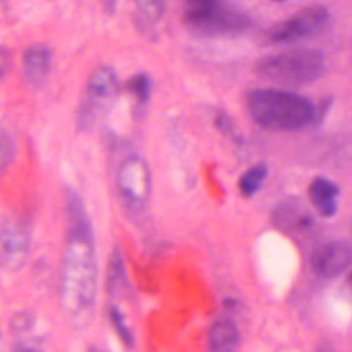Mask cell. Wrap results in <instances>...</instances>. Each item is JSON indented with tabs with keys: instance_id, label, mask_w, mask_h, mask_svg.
Returning <instances> with one entry per match:
<instances>
[{
	"instance_id": "5",
	"label": "cell",
	"mask_w": 352,
	"mask_h": 352,
	"mask_svg": "<svg viewBox=\"0 0 352 352\" xmlns=\"http://www.w3.org/2000/svg\"><path fill=\"white\" fill-rule=\"evenodd\" d=\"M116 190L129 212H142L150 202L153 176L147 161L139 154L125 157L116 172Z\"/></svg>"
},
{
	"instance_id": "23",
	"label": "cell",
	"mask_w": 352,
	"mask_h": 352,
	"mask_svg": "<svg viewBox=\"0 0 352 352\" xmlns=\"http://www.w3.org/2000/svg\"><path fill=\"white\" fill-rule=\"evenodd\" d=\"M187 6L186 10H194V8H202V7H208L212 4H216L221 0H183Z\"/></svg>"
},
{
	"instance_id": "24",
	"label": "cell",
	"mask_w": 352,
	"mask_h": 352,
	"mask_svg": "<svg viewBox=\"0 0 352 352\" xmlns=\"http://www.w3.org/2000/svg\"><path fill=\"white\" fill-rule=\"evenodd\" d=\"M10 67V54L7 50L0 47V77L6 74Z\"/></svg>"
},
{
	"instance_id": "17",
	"label": "cell",
	"mask_w": 352,
	"mask_h": 352,
	"mask_svg": "<svg viewBox=\"0 0 352 352\" xmlns=\"http://www.w3.org/2000/svg\"><path fill=\"white\" fill-rule=\"evenodd\" d=\"M15 153L16 144L12 135L6 129H0V179L10 169L15 158Z\"/></svg>"
},
{
	"instance_id": "9",
	"label": "cell",
	"mask_w": 352,
	"mask_h": 352,
	"mask_svg": "<svg viewBox=\"0 0 352 352\" xmlns=\"http://www.w3.org/2000/svg\"><path fill=\"white\" fill-rule=\"evenodd\" d=\"M352 264V245L342 239L329 241L311 254V268L322 278H336Z\"/></svg>"
},
{
	"instance_id": "15",
	"label": "cell",
	"mask_w": 352,
	"mask_h": 352,
	"mask_svg": "<svg viewBox=\"0 0 352 352\" xmlns=\"http://www.w3.org/2000/svg\"><path fill=\"white\" fill-rule=\"evenodd\" d=\"M107 315H109V320H110L116 334L121 340V342L129 349L133 348L135 346V334H133V330L131 329V326L128 324L126 318H125L124 312L121 311V308L116 304H111L107 309Z\"/></svg>"
},
{
	"instance_id": "16",
	"label": "cell",
	"mask_w": 352,
	"mask_h": 352,
	"mask_svg": "<svg viewBox=\"0 0 352 352\" xmlns=\"http://www.w3.org/2000/svg\"><path fill=\"white\" fill-rule=\"evenodd\" d=\"M107 285L110 293H118L126 286V271L121 253L114 250L109 260L107 268Z\"/></svg>"
},
{
	"instance_id": "18",
	"label": "cell",
	"mask_w": 352,
	"mask_h": 352,
	"mask_svg": "<svg viewBox=\"0 0 352 352\" xmlns=\"http://www.w3.org/2000/svg\"><path fill=\"white\" fill-rule=\"evenodd\" d=\"M128 89L139 103H147L151 95V80L147 74H136L129 80Z\"/></svg>"
},
{
	"instance_id": "10",
	"label": "cell",
	"mask_w": 352,
	"mask_h": 352,
	"mask_svg": "<svg viewBox=\"0 0 352 352\" xmlns=\"http://www.w3.org/2000/svg\"><path fill=\"white\" fill-rule=\"evenodd\" d=\"M241 342V333L235 322L227 318L212 323L208 334L206 352H236Z\"/></svg>"
},
{
	"instance_id": "20",
	"label": "cell",
	"mask_w": 352,
	"mask_h": 352,
	"mask_svg": "<svg viewBox=\"0 0 352 352\" xmlns=\"http://www.w3.org/2000/svg\"><path fill=\"white\" fill-rule=\"evenodd\" d=\"M34 324V316L32 312L28 311H19L15 312L8 323V329L11 333L14 334H25L26 331H29Z\"/></svg>"
},
{
	"instance_id": "25",
	"label": "cell",
	"mask_w": 352,
	"mask_h": 352,
	"mask_svg": "<svg viewBox=\"0 0 352 352\" xmlns=\"http://www.w3.org/2000/svg\"><path fill=\"white\" fill-rule=\"evenodd\" d=\"M346 290H348V293L351 296V300H352V271L346 276Z\"/></svg>"
},
{
	"instance_id": "8",
	"label": "cell",
	"mask_w": 352,
	"mask_h": 352,
	"mask_svg": "<svg viewBox=\"0 0 352 352\" xmlns=\"http://www.w3.org/2000/svg\"><path fill=\"white\" fill-rule=\"evenodd\" d=\"M32 234L28 223L19 217H8L0 224V267L18 271L28 261Z\"/></svg>"
},
{
	"instance_id": "19",
	"label": "cell",
	"mask_w": 352,
	"mask_h": 352,
	"mask_svg": "<svg viewBox=\"0 0 352 352\" xmlns=\"http://www.w3.org/2000/svg\"><path fill=\"white\" fill-rule=\"evenodd\" d=\"M133 3L140 14L151 22L161 19L165 12V0H133Z\"/></svg>"
},
{
	"instance_id": "4",
	"label": "cell",
	"mask_w": 352,
	"mask_h": 352,
	"mask_svg": "<svg viewBox=\"0 0 352 352\" xmlns=\"http://www.w3.org/2000/svg\"><path fill=\"white\" fill-rule=\"evenodd\" d=\"M183 21L191 33L202 37L236 36L246 32L252 25L246 12L223 1L202 8L186 10Z\"/></svg>"
},
{
	"instance_id": "1",
	"label": "cell",
	"mask_w": 352,
	"mask_h": 352,
	"mask_svg": "<svg viewBox=\"0 0 352 352\" xmlns=\"http://www.w3.org/2000/svg\"><path fill=\"white\" fill-rule=\"evenodd\" d=\"M65 220L58 285L59 307L70 324L84 327L94 316L99 261L89 214L82 198L70 188L65 191Z\"/></svg>"
},
{
	"instance_id": "6",
	"label": "cell",
	"mask_w": 352,
	"mask_h": 352,
	"mask_svg": "<svg viewBox=\"0 0 352 352\" xmlns=\"http://www.w3.org/2000/svg\"><path fill=\"white\" fill-rule=\"evenodd\" d=\"M118 88L117 74L110 66H98L91 73L78 107L77 121L80 128H91L109 110Z\"/></svg>"
},
{
	"instance_id": "22",
	"label": "cell",
	"mask_w": 352,
	"mask_h": 352,
	"mask_svg": "<svg viewBox=\"0 0 352 352\" xmlns=\"http://www.w3.org/2000/svg\"><path fill=\"white\" fill-rule=\"evenodd\" d=\"M216 125L217 128L227 136H231V138H236V133H235V129H234V124L232 121L230 120V117L227 114H217L216 117Z\"/></svg>"
},
{
	"instance_id": "11",
	"label": "cell",
	"mask_w": 352,
	"mask_h": 352,
	"mask_svg": "<svg viewBox=\"0 0 352 352\" xmlns=\"http://www.w3.org/2000/svg\"><path fill=\"white\" fill-rule=\"evenodd\" d=\"M338 186L326 177H315L308 188L311 204L318 213L324 217H331L336 214L338 206Z\"/></svg>"
},
{
	"instance_id": "12",
	"label": "cell",
	"mask_w": 352,
	"mask_h": 352,
	"mask_svg": "<svg viewBox=\"0 0 352 352\" xmlns=\"http://www.w3.org/2000/svg\"><path fill=\"white\" fill-rule=\"evenodd\" d=\"M52 55L45 45H33L23 54L22 70L30 84L41 85L51 70Z\"/></svg>"
},
{
	"instance_id": "2",
	"label": "cell",
	"mask_w": 352,
	"mask_h": 352,
	"mask_svg": "<svg viewBox=\"0 0 352 352\" xmlns=\"http://www.w3.org/2000/svg\"><path fill=\"white\" fill-rule=\"evenodd\" d=\"M246 103L254 122L268 131H296L315 122L314 103L290 91L256 89Z\"/></svg>"
},
{
	"instance_id": "3",
	"label": "cell",
	"mask_w": 352,
	"mask_h": 352,
	"mask_svg": "<svg viewBox=\"0 0 352 352\" xmlns=\"http://www.w3.org/2000/svg\"><path fill=\"white\" fill-rule=\"evenodd\" d=\"M254 69L260 76L275 82L304 85L320 78L326 62L318 50L297 48L264 56L257 60Z\"/></svg>"
},
{
	"instance_id": "13",
	"label": "cell",
	"mask_w": 352,
	"mask_h": 352,
	"mask_svg": "<svg viewBox=\"0 0 352 352\" xmlns=\"http://www.w3.org/2000/svg\"><path fill=\"white\" fill-rule=\"evenodd\" d=\"M275 217H276V224L279 227L290 228V230H304L309 227L314 221L309 213L304 209V206H300L293 202L283 204L276 212Z\"/></svg>"
},
{
	"instance_id": "26",
	"label": "cell",
	"mask_w": 352,
	"mask_h": 352,
	"mask_svg": "<svg viewBox=\"0 0 352 352\" xmlns=\"http://www.w3.org/2000/svg\"><path fill=\"white\" fill-rule=\"evenodd\" d=\"M85 352H106L102 346H99V345H95V344H91L87 349H85Z\"/></svg>"
},
{
	"instance_id": "27",
	"label": "cell",
	"mask_w": 352,
	"mask_h": 352,
	"mask_svg": "<svg viewBox=\"0 0 352 352\" xmlns=\"http://www.w3.org/2000/svg\"><path fill=\"white\" fill-rule=\"evenodd\" d=\"M276 1H286V0H276Z\"/></svg>"
},
{
	"instance_id": "21",
	"label": "cell",
	"mask_w": 352,
	"mask_h": 352,
	"mask_svg": "<svg viewBox=\"0 0 352 352\" xmlns=\"http://www.w3.org/2000/svg\"><path fill=\"white\" fill-rule=\"evenodd\" d=\"M10 352H44V346L43 342H40L38 340L28 338L15 342Z\"/></svg>"
},
{
	"instance_id": "7",
	"label": "cell",
	"mask_w": 352,
	"mask_h": 352,
	"mask_svg": "<svg viewBox=\"0 0 352 352\" xmlns=\"http://www.w3.org/2000/svg\"><path fill=\"white\" fill-rule=\"evenodd\" d=\"M330 19V12L323 6L308 7L270 28L265 37L272 44L294 43L320 33L329 26Z\"/></svg>"
},
{
	"instance_id": "14",
	"label": "cell",
	"mask_w": 352,
	"mask_h": 352,
	"mask_svg": "<svg viewBox=\"0 0 352 352\" xmlns=\"http://www.w3.org/2000/svg\"><path fill=\"white\" fill-rule=\"evenodd\" d=\"M268 176V166L263 162L250 166L239 177L238 188L243 197H253L263 187Z\"/></svg>"
}]
</instances>
